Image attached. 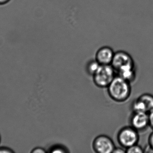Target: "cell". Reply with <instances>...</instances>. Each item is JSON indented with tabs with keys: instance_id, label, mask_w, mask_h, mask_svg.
Masks as SVG:
<instances>
[{
	"instance_id": "cell-15",
	"label": "cell",
	"mask_w": 153,
	"mask_h": 153,
	"mask_svg": "<svg viewBox=\"0 0 153 153\" xmlns=\"http://www.w3.org/2000/svg\"><path fill=\"white\" fill-rule=\"evenodd\" d=\"M14 151L12 150L9 147H4V146H2V147H0V153H14Z\"/></svg>"
},
{
	"instance_id": "cell-13",
	"label": "cell",
	"mask_w": 153,
	"mask_h": 153,
	"mask_svg": "<svg viewBox=\"0 0 153 153\" xmlns=\"http://www.w3.org/2000/svg\"><path fill=\"white\" fill-rule=\"evenodd\" d=\"M144 152V150L141 146L138 145L137 144L126 149V153H143Z\"/></svg>"
},
{
	"instance_id": "cell-5",
	"label": "cell",
	"mask_w": 153,
	"mask_h": 153,
	"mask_svg": "<svg viewBox=\"0 0 153 153\" xmlns=\"http://www.w3.org/2000/svg\"><path fill=\"white\" fill-rule=\"evenodd\" d=\"M111 65L117 72L127 67L135 66L134 62L132 56L123 50L115 52Z\"/></svg>"
},
{
	"instance_id": "cell-12",
	"label": "cell",
	"mask_w": 153,
	"mask_h": 153,
	"mask_svg": "<svg viewBox=\"0 0 153 153\" xmlns=\"http://www.w3.org/2000/svg\"><path fill=\"white\" fill-rule=\"evenodd\" d=\"M48 152L52 153H65L69 152L67 149L62 146L58 145L51 147Z\"/></svg>"
},
{
	"instance_id": "cell-2",
	"label": "cell",
	"mask_w": 153,
	"mask_h": 153,
	"mask_svg": "<svg viewBox=\"0 0 153 153\" xmlns=\"http://www.w3.org/2000/svg\"><path fill=\"white\" fill-rule=\"evenodd\" d=\"M116 71L111 65H100L93 75L94 84L100 88H107L116 76Z\"/></svg>"
},
{
	"instance_id": "cell-17",
	"label": "cell",
	"mask_w": 153,
	"mask_h": 153,
	"mask_svg": "<svg viewBox=\"0 0 153 153\" xmlns=\"http://www.w3.org/2000/svg\"><path fill=\"white\" fill-rule=\"evenodd\" d=\"M126 153V149L123 147H115L112 153Z\"/></svg>"
},
{
	"instance_id": "cell-16",
	"label": "cell",
	"mask_w": 153,
	"mask_h": 153,
	"mask_svg": "<svg viewBox=\"0 0 153 153\" xmlns=\"http://www.w3.org/2000/svg\"><path fill=\"white\" fill-rule=\"evenodd\" d=\"M148 144L150 149L153 151V132L151 133L148 138Z\"/></svg>"
},
{
	"instance_id": "cell-19",
	"label": "cell",
	"mask_w": 153,
	"mask_h": 153,
	"mask_svg": "<svg viewBox=\"0 0 153 153\" xmlns=\"http://www.w3.org/2000/svg\"><path fill=\"white\" fill-rule=\"evenodd\" d=\"M10 0H0V5L5 4L9 2Z\"/></svg>"
},
{
	"instance_id": "cell-18",
	"label": "cell",
	"mask_w": 153,
	"mask_h": 153,
	"mask_svg": "<svg viewBox=\"0 0 153 153\" xmlns=\"http://www.w3.org/2000/svg\"><path fill=\"white\" fill-rule=\"evenodd\" d=\"M150 127L153 130V110L149 113Z\"/></svg>"
},
{
	"instance_id": "cell-4",
	"label": "cell",
	"mask_w": 153,
	"mask_h": 153,
	"mask_svg": "<svg viewBox=\"0 0 153 153\" xmlns=\"http://www.w3.org/2000/svg\"><path fill=\"white\" fill-rule=\"evenodd\" d=\"M115 143L111 137L105 135L96 137L92 143V148L97 153H112Z\"/></svg>"
},
{
	"instance_id": "cell-3",
	"label": "cell",
	"mask_w": 153,
	"mask_h": 153,
	"mask_svg": "<svg viewBox=\"0 0 153 153\" xmlns=\"http://www.w3.org/2000/svg\"><path fill=\"white\" fill-rule=\"evenodd\" d=\"M117 139L121 147L126 149L138 143L139 132L131 126L124 127L118 133Z\"/></svg>"
},
{
	"instance_id": "cell-11",
	"label": "cell",
	"mask_w": 153,
	"mask_h": 153,
	"mask_svg": "<svg viewBox=\"0 0 153 153\" xmlns=\"http://www.w3.org/2000/svg\"><path fill=\"white\" fill-rule=\"evenodd\" d=\"M100 66V64L95 59L91 60L86 64V72L88 74L93 76L99 69Z\"/></svg>"
},
{
	"instance_id": "cell-8",
	"label": "cell",
	"mask_w": 153,
	"mask_h": 153,
	"mask_svg": "<svg viewBox=\"0 0 153 153\" xmlns=\"http://www.w3.org/2000/svg\"><path fill=\"white\" fill-rule=\"evenodd\" d=\"M117 73L118 75L129 83L134 81L135 79L136 71L135 70V66H130L120 70L117 72Z\"/></svg>"
},
{
	"instance_id": "cell-1",
	"label": "cell",
	"mask_w": 153,
	"mask_h": 153,
	"mask_svg": "<svg viewBox=\"0 0 153 153\" xmlns=\"http://www.w3.org/2000/svg\"><path fill=\"white\" fill-rule=\"evenodd\" d=\"M107 90L111 99L116 102H124L131 94L130 83L117 75L108 86Z\"/></svg>"
},
{
	"instance_id": "cell-20",
	"label": "cell",
	"mask_w": 153,
	"mask_h": 153,
	"mask_svg": "<svg viewBox=\"0 0 153 153\" xmlns=\"http://www.w3.org/2000/svg\"><path fill=\"white\" fill-rule=\"evenodd\" d=\"M1 135H0V143H1Z\"/></svg>"
},
{
	"instance_id": "cell-14",
	"label": "cell",
	"mask_w": 153,
	"mask_h": 153,
	"mask_svg": "<svg viewBox=\"0 0 153 153\" xmlns=\"http://www.w3.org/2000/svg\"><path fill=\"white\" fill-rule=\"evenodd\" d=\"M30 152L32 153H45L47 152L42 147H37L32 149Z\"/></svg>"
},
{
	"instance_id": "cell-6",
	"label": "cell",
	"mask_w": 153,
	"mask_h": 153,
	"mask_svg": "<svg viewBox=\"0 0 153 153\" xmlns=\"http://www.w3.org/2000/svg\"><path fill=\"white\" fill-rule=\"evenodd\" d=\"M130 122V126L138 132L144 131L150 127L149 113L133 112Z\"/></svg>"
},
{
	"instance_id": "cell-7",
	"label": "cell",
	"mask_w": 153,
	"mask_h": 153,
	"mask_svg": "<svg viewBox=\"0 0 153 153\" xmlns=\"http://www.w3.org/2000/svg\"><path fill=\"white\" fill-rule=\"evenodd\" d=\"M115 52L109 46H103L98 49L95 60L100 65H111Z\"/></svg>"
},
{
	"instance_id": "cell-10",
	"label": "cell",
	"mask_w": 153,
	"mask_h": 153,
	"mask_svg": "<svg viewBox=\"0 0 153 153\" xmlns=\"http://www.w3.org/2000/svg\"><path fill=\"white\" fill-rule=\"evenodd\" d=\"M131 107L133 112H145L148 113L144 103L139 98H137L134 100Z\"/></svg>"
},
{
	"instance_id": "cell-9",
	"label": "cell",
	"mask_w": 153,
	"mask_h": 153,
	"mask_svg": "<svg viewBox=\"0 0 153 153\" xmlns=\"http://www.w3.org/2000/svg\"><path fill=\"white\" fill-rule=\"evenodd\" d=\"M138 98L144 103L148 113L152 111L153 110V95L150 93H144L139 96Z\"/></svg>"
}]
</instances>
